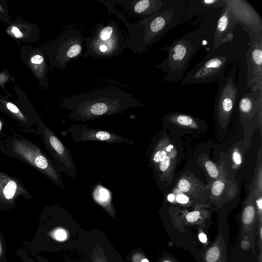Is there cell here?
<instances>
[{
  "instance_id": "cell-1",
  "label": "cell",
  "mask_w": 262,
  "mask_h": 262,
  "mask_svg": "<svg viewBox=\"0 0 262 262\" xmlns=\"http://www.w3.org/2000/svg\"><path fill=\"white\" fill-rule=\"evenodd\" d=\"M143 104L131 94L114 88H104L64 98L61 106L70 111L67 116L81 121L121 114Z\"/></svg>"
},
{
  "instance_id": "cell-2",
  "label": "cell",
  "mask_w": 262,
  "mask_h": 262,
  "mask_svg": "<svg viewBox=\"0 0 262 262\" xmlns=\"http://www.w3.org/2000/svg\"><path fill=\"white\" fill-rule=\"evenodd\" d=\"M0 151L31 166L58 187L64 188L61 175L52 159L37 144L21 135L17 133L3 134Z\"/></svg>"
},
{
  "instance_id": "cell-3",
  "label": "cell",
  "mask_w": 262,
  "mask_h": 262,
  "mask_svg": "<svg viewBox=\"0 0 262 262\" xmlns=\"http://www.w3.org/2000/svg\"><path fill=\"white\" fill-rule=\"evenodd\" d=\"M205 36L204 30L199 28L176 38L170 45L160 50L166 51L167 57L155 67L165 74L163 78L165 81L177 82L182 80L191 59L204 46Z\"/></svg>"
},
{
  "instance_id": "cell-4",
  "label": "cell",
  "mask_w": 262,
  "mask_h": 262,
  "mask_svg": "<svg viewBox=\"0 0 262 262\" xmlns=\"http://www.w3.org/2000/svg\"><path fill=\"white\" fill-rule=\"evenodd\" d=\"M222 46L209 50L203 59L186 73L181 85L218 82L223 79L235 59L233 52Z\"/></svg>"
},
{
  "instance_id": "cell-5",
  "label": "cell",
  "mask_w": 262,
  "mask_h": 262,
  "mask_svg": "<svg viewBox=\"0 0 262 262\" xmlns=\"http://www.w3.org/2000/svg\"><path fill=\"white\" fill-rule=\"evenodd\" d=\"M84 39L86 48L84 58L89 56L95 59L111 58L126 49L125 38L114 20H110L107 24H98L92 33Z\"/></svg>"
},
{
  "instance_id": "cell-6",
  "label": "cell",
  "mask_w": 262,
  "mask_h": 262,
  "mask_svg": "<svg viewBox=\"0 0 262 262\" xmlns=\"http://www.w3.org/2000/svg\"><path fill=\"white\" fill-rule=\"evenodd\" d=\"M84 37L77 29L66 30L54 40L41 46L47 54L49 72L55 68L65 70L67 64L76 60L83 53Z\"/></svg>"
},
{
  "instance_id": "cell-7",
  "label": "cell",
  "mask_w": 262,
  "mask_h": 262,
  "mask_svg": "<svg viewBox=\"0 0 262 262\" xmlns=\"http://www.w3.org/2000/svg\"><path fill=\"white\" fill-rule=\"evenodd\" d=\"M17 99H11L9 94H0V112L12 119L22 132L36 134V126L42 120L26 94L17 85L13 86Z\"/></svg>"
},
{
  "instance_id": "cell-8",
  "label": "cell",
  "mask_w": 262,
  "mask_h": 262,
  "mask_svg": "<svg viewBox=\"0 0 262 262\" xmlns=\"http://www.w3.org/2000/svg\"><path fill=\"white\" fill-rule=\"evenodd\" d=\"M36 134L40 137L59 172L75 178L77 170L68 147L42 120L37 125Z\"/></svg>"
},
{
  "instance_id": "cell-9",
  "label": "cell",
  "mask_w": 262,
  "mask_h": 262,
  "mask_svg": "<svg viewBox=\"0 0 262 262\" xmlns=\"http://www.w3.org/2000/svg\"><path fill=\"white\" fill-rule=\"evenodd\" d=\"M236 62L230 65L225 76L219 83L218 91L215 98V116L221 126H227L230 121L237 96L235 83Z\"/></svg>"
},
{
  "instance_id": "cell-10",
  "label": "cell",
  "mask_w": 262,
  "mask_h": 262,
  "mask_svg": "<svg viewBox=\"0 0 262 262\" xmlns=\"http://www.w3.org/2000/svg\"><path fill=\"white\" fill-rule=\"evenodd\" d=\"M242 26L250 39L246 53L247 84L252 92L260 91H262V33L254 32L247 27Z\"/></svg>"
},
{
  "instance_id": "cell-11",
  "label": "cell",
  "mask_w": 262,
  "mask_h": 262,
  "mask_svg": "<svg viewBox=\"0 0 262 262\" xmlns=\"http://www.w3.org/2000/svg\"><path fill=\"white\" fill-rule=\"evenodd\" d=\"M20 58L37 79L43 91L49 89L48 75L49 67L45 51L40 47L26 44L19 49Z\"/></svg>"
},
{
  "instance_id": "cell-12",
  "label": "cell",
  "mask_w": 262,
  "mask_h": 262,
  "mask_svg": "<svg viewBox=\"0 0 262 262\" xmlns=\"http://www.w3.org/2000/svg\"><path fill=\"white\" fill-rule=\"evenodd\" d=\"M65 134L69 133L75 143L85 141H98L107 143H125L134 145L132 140L108 130L96 128L84 124H76L68 127Z\"/></svg>"
},
{
  "instance_id": "cell-13",
  "label": "cell",
  "mask_w": 262,
  "mask_h": 262,
  "mask_svg": "<svg viewBox=\"0 0 262 262\" xmlns=\"http://www.w3.org/2000/svg\"><path fill=\"white\" fill-rule=\"evenodd\" d=\"M19 196L28 200L33 199L20 180L0 170V211L14 208Z\"/></svg>"
},
{
  "instance_id": "cell-14",
  "label": "cell",
  "mask_w": 262,
  "mask_h": 262,
  "mask_svg": "<svg viewBox=\"0 0 262 262\" xmlns=\"http://www.w3.org/2000/svg\"><path fill=\"white\" fill-rule=\"evenodd\" d=\"M226 4L234 19L239 24L254 32L262 33V20L259 15L247 1L226 0Z\"/></svg>"
},
{
  "instance_id": "cell-15",
  "label": "cell",
  "mask_w": 262,
  "mask_h": 262,
  "mask_svg": "<svg viewBox=\"0 0 262 262\" xmlns=\"http://www.w3.org/2000/svg\"><path fill=\"white\" fill-rule=\"evenodd\" d=\"M175 187L194 201L205 202L209 198V186L190 171L180 175L176 182Z\"/></svg>"
},
{
  "instance_id": "cell-16",
  "label": "cell",
  "mask_w": 262,
  "mask_h": 262,
  "mask_svg": "<svg viewBox=\"0 0 262 262\" xmlns=\"http://www.w3.org/2000/svg\"><path fill=\"white\" fill-rule=\"evenodd\" d=\"M120 6L127 14L140 18L150 16L160 11L165 1L162 0H108Z\"/></svg>"
},
{
  "instance_id": "cell-17",
  "label": "cell",
  "mask_w": 262,
  "mask_h": 262,
  "mask_svg": "<svg viewBox=\"0 0 262 262\" xmlns=\"http://www.w3.org/2000/svg\"><path fill=\"white\" fill-rule=\"evenodd\" d=\"M5 32L12 39L25 42H35L40 38L38 26L19 17H13L5 24Z\"/></svg>"
},
{
  "instance_id": "cell-18",
  "label": "cell",
  "mask_w": 262,
  "mask_h": 262,
  "mask_svg": "<svg viewBox=\"0 0 262 262\" xmlns=\"http://www.w3.org/2000/svg\"><path fill=\"white\" fill-rule=\"evenodd\" d=\"M238 24L239 23L235 20L226 4L215 26L213 36L212 48L217 49L224 43L232 41L234 29Z\"/></svg>"
},
{
  "instance_id": "cell-19",
  "label": "cell",
  "mask_w": 262,
  "mask_h": 262,
  "mask_svg": "<svg viewBox=\"0 0 262 262\" xmlns=\"http://www.w3.org/2000/svg\"><path fill=\"white\" fill-rule=\"evenodd\" d=\"M209 199L212 202L219 203L230 201L234 198L238 192L236 181L228 178V175L214 181H210Z\"/></svg>"
},
{
  "instance_id": "cell-20",
  "label": "cell",
  "mask_w": 262,
  "mask_h": 262,
  "mask_svg": "<svg viewBox=\"0 0 262 262\" xmlns=\"http://www.w3.org/2000/svg\"><path fill=\"white\" fill-rule=\"evenodd\" d=\"M239 110L244 118L251 119L262 110V91L245 94L239 101Z\"/></svg>"
},
{
  "instance_id": "cell-21",
  "label": "cell",
  "mask_w": 262,
  "mask_h": 262,
  "mask_svg": "<svg viewBox=\"0 0 262 262\" xmlns=\"http://www.w3.org/2000/svg\"><path fill=\"white\" fill-rule=\"evenodd\" d=\"M91 192L93 200L114 217L115 211L112 203L111 191L101 184H97L92 186Z\"/></svg>"
},
{
  "instance_id": "cell-22",
  "label": "cell",
  "mask_w": 262,
  "mask_h": 262,
  "mask_svg": "<svg viewBox=\"0 0 262 262\" xmlns=\"http://www.w3.org/2000/svg\"><path fill=\"white\" fill-rule=\"evenodd\" d=\"M198 162L206 171L210 179V181L216 180L228 175L223 163L217 165L209 159L202 156L199 157Z\"/></svg>"
},
{
  "instance_id": "cell-23",
  "label": "cell",
  "mask_w": 262,
  "mask_h": 262,
  "mask_svg": "<svg viewBox=\"0 0 262 262\" xmlns=\"http://www.w3.org/2000/svg\"><path fill=\"white\" fill-rule=\"evenodd\" d=\"M176 163L177 158H172L166 156L164 159L155 166L162 182L168 181L169 183H171Z\"/></svg>"
},
{
  "instance_id": "cell-24",
  "label": "cell",
  "mask_w": 262,
  "mask_h": 262,
  "mask_svg": "<svg viewBox=\"0 0 262 262\" xmlns=\"http://www.w3.org/2000/svg\"><path fill=\"white\" fill-rule=\"evenodd\" d=\"M166 117L171 123L180 126L193 128H197L199 127L197 120L189 115L179 113H170Z\"/></svg>"
},
{
  "instance_id": "cell-25",
  "label": "cell",
  "mask_w": 262,
  "mask_h": 262,
  "mask_svg": "<svg viewBox=\"0 0 262 262\" xmlns=\"http://www.w3.org/2000/svg\"><path fill=\"white\" fill-rule=\"evenodd\" d=\"M166 137H163L154 146L150 156L151 163L154 167L167 156L165 150Z\"/></svg>"
},
{
  "instance_id": "cell-26",
  "label": "cell",
  "mask_w": 262,
  "mask_h": 262,
  "mask_svg": "<svg viewBox=\"0 0 262 262\" xmlns=\"http://www.w3.org/2000/svg\"><path fill=\"white\" fill-rule=\"evenodd\" d=\"M247 200L248 203L245 206L242 214V220L245 225L250 224L253 221L255 216V208L252 203L254 201V195L249 193Z\"/></svg>"
},
{
  "instance_id": "cell-27",
  "label": "cell",
  "mask_w": 262,
  "mask_h": 262,
  "mask_svg": "<svg viewBox=\"0 0 262 262\" xmlns=\"http://www.w3.org/2000/svg\"><path fill=\"white\" fill-rule=\"evenodd\" d=\"M258 169H256L255 172L254 183L252 188H250L249 192L253 193H260L262 194V169L261 163H259L258 166Z\"/></svg>"
},
{
  "instance_id": "cell-28",
  "label": "cell",
  "mask_w": 262,
  "mask_h": 262,
  "mask_svg": "<svg viewBox=\"0 0 262 262\" xmlns=\"http://www.w3.org/2000/svg\"><path fill=\"white\" fill-rule=\"evenodd\" d=\"M11 18L6 1L0 0V20L6 24L11 20Z\"/></svg>"
},
{
  "instance_id": "cell-29",
  "label": "cell",
  "mask_w": 262,
  "mask_h": 262,
  "mask_svg": "<svg viewBox=\"0 0 262 262\" xmlns=\"http://www.w3.org/2000/svg\"><path fill=\"white\" fill-rule=\"evenodd\" d=\"M199 2L201 5L207 8H223L226 5V0H201Z\"/></svg>"
},
{
  "instance_id": "cell-30",
  "label": "cell",
  "mask_w": 262,
  "mask_h": 262,
  "mask_svg": "<svg viewBox=\"0 0 262 262\" xmlns=\"http://www.w3.org/2000/svg\"><path fill=\"white\" fill-rule=\"evenodd\" d=\"M173 193L175 195L176 202L182 205H187L191 202V199L177 188L174 187Z\"/></svg>"
},
{
  "instance_id": "cell-31",
  "label": "cell",
  "mask_w": 262,
  "mask_h": 262,
  "mask_svg": "<svg viewBox=\"0 0 262 262\" xmlns=\"http://www.w3.org/2000/svg\"><path fill=\"white\" fill-rule=\"evenodd\" d=\"M220 250L216 246L211 248L207 252L206 260L207 262H216L220 256Z\"/></svg>"
},
{
  "instance_id": "cell-32",
  "label": "cell",
  "mask_w": 262,
  "mask_h": 262,
  "mask_svg": "<svg viewBox=\"0 0 262 262\" xmlns=\"http://www.w3.org/2000/svg\"><path fill=\"white\" fill-rule=\"evenodd\" d=\"M9 81L15 82V79L9 72L5 69L0 72V86L5 91V84Z\"/></svg>"
},
{
  "instance_id": "cell-33",
  "label": "cell",
  "mask_w": 262,
  "mask_h": 262,
  "mask_svg": "<svg viewBox=\"0 0 262 262\" xmlns=\"http://www.w3.org/2000/svg\"><path fill=\"white\" fill-rule=\"evenodd\" d=\"M50 235L54 239L58 241H64L67 238V233L66 231L59 228L53 230L50 233Z\"/></svg>"
},
{
  "instance_id": "cell-34",
  "label": "cell",
  "mask_w": 262,
  "mask_h": 262,
  "mask_svg": "<svg viewBox=\"0 0 262 262\" xmlns=\"http://www.w3.org/2000/svg\"><path fill=\"white\" fill-rule=\"evenodd\" d=\"M232 159L234 165L237 167L242 163V155L238 148H235L232 153Z\"/></svg>"
},
{
  "instance_id": "cell-35",
  "label": "cell",
  "mask_w": 262,
  "mask_h": 262,
  "mask_svg": "<svg viewBox=\"0 0 262 262\" xmlns=\"http://www.w3.org/2000/svg\"><path fill=\"white\" fill-rule=\"evenodd\" d=\"M92 262H107L104 254L98 250H94L92 256Z\"/></svg>"
},
{
  "instance_id": "cell-36",
  "label": "cell",
  "mask_w": 262,
  "mask_h": 262,
  "mask_svg": "<svg viewBox=\"0 0 262 262\" xmlns=\"http://www.w3.org/2000/svg\"><path fill=\"white\" fill-rule=\"evenodd\" d=\"M6 255L5 245L0 233V262H7Z\"/></svg>"
},
{
  "instance_id": "cell-37",
  "label": "cell",
  "mask_w": 262,
  "mask_h": 262,
  "mask_svg": "<svg viewBox=\"0 0 262 262\" xmlns=\"http://www.w3.org/2000/svg\"><path fill=\"white\" fill-rule=\"evenodd\" d=\"M200 214L201 213L199 211L194 210L188 213L186 216V219L188 222H194L198 220Z\"/></svg>"
},
{
  "instance_id": "cell-38",
  "label": "cell",
  "mask_w": 262,
  "mask_h": 262,
  "mask_svg": "<svg viewBox=\"0 0 262 262\" xmlns=\"http://www.w3.org/2000/svg\"><path fill=\"white\" fill-rule=\"evenodd\" d=\"M175 198V195L173 193H169L167 196V200L171 203H173L176 201Z\"/></svg>"
},
{
  "instance_id": "cell-39",
  "label": "cell",
  "mask_w": 262,
  "mask_h": 262,
  "mask_svg": "<svg viewBox=\"0 0 262 262\" xmlns=\"http://www.w3.org/2000/svg\"><path fill=\"white\" fill-rule=\"evenodd\" d=\"M199 238L202 243H206L207 239L206 235L203 233L199 234Z\"/></svg>"
},
{
  "instance_id": "cell-40",
  "label": "cell",
  "mask_w": 262,
  "mask_h": 262,
  "mask_svg": "<svg viewBox=\"0 0 262 262\" xmlns=\"http://www.w3.org/2000/svg\"><path fill=\"white\" fill-rule=\"evenodd\" d=\"M36 259L38 260L39 262H48L45 258L41 257L40 255L35 254L34 255Z\"/></svg>"
},
{
  "instance_id": "cell-41",
  "label": "cell",
  "mask_w": 262,
  "mask_h": 262,
  "mask_svg": "<svg viewBox=\"0 0 262 262\" xmlns=\"http://www.w3.org/2000/svg\"><path fill=\"white\" fill-rule=\"evenodd\" d=\"M4 124V122L3 121L2 118L0 116V140L1 139V137L3 135L2 131V129H3Z\"/></svg>"
},
{
  "instance_id": "cell-42",
  "label": "cell",
  "mask_w": 262,
  "mask_h": 262,
  "mask_svg": "<svg viewBox=\"0 0 262 262\" xmlns=\"http://www.w3.org/2000/svg\"><path fill=\"white\" fill-rule=\"evenodd\" d=\"M141 262H149V261L146 258H144L141 261Z\"/></svg>"
},
{
  "instance_id": "cell-43",
  "label": "cell",
  "mask_w": 262,
  "mask_h": 262,
  "mask_svg": "<svg viewBox=\"0 0 262 262\" xmlns=\"http://www.w3.org/2000/svg\"><path fill=\"white\" fill-rule=\"evenodd\" d=\"M163 262H170V261H168V260H165Z\"/></svg>"
}]
</instances>
